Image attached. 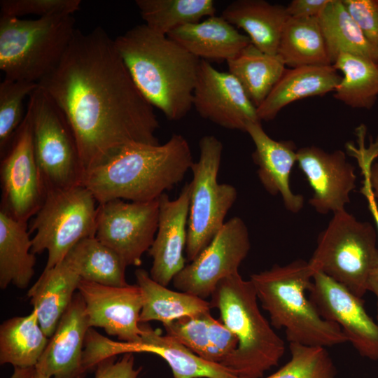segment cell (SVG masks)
<instances>
[{
    "label": "cell",
    "instance_id": "43",
    "mask_svg": "<svg viewBox=\"0 0 378 378\" xmlns=\"http://www.w3.org/2000/svg\"><path fill=\"white\" fill-rule=\"evenodd\" d=\"M330 0H293L286 6L290 18H318Z\"/></svg>",
    "mask_w": 378,
    "mask_h": 378
},
{
    "label": "cell",
    "instance_id": "14",
    "mask_svg": "<svg viewBox=\"0 0 378 378\" xmlns=\"http://www.w3.org/2000/svg\"><path fill=\"white\" fill-rule=\"evenodd\" d=\"M308 292L319 314L337 324L362 357L378 360V326L363 298L320 272H314Z\"/></svg>",
    "mask_w": 378,
    "mask_h": 378
},
{
    "label": "cell",
    "instance_id": "26",
    "mask_svg": "<svg viewBox=\"0 0 378 378\" xmlns=\"http://www.w3.org/2000/svg\"><path fill=\"white\" fill-rule=\"evenodd\" d=\"M26 222L0 210V288H26L34 275L36 256Z\"/></svg>",
    "mask_w": 378,
    "mask_h": 378
},
{
    "label": "cell",
    "instance_id": "10",
    "mask_svg": "<svg viewBox=\"0 0 378 378\" xmlns=\"http://www.w3.org/2000/svg\"><path fill=\"white\" fill-rule=\"evenodd\" d=\"M28 98L27 112L45 192L81 184L83 169L75 137L65 117L39 85Z\"/></svg>",
    "mask_w": 378,
    "mask_h": 378
},
{
    "label": "cell",
    "instance_id": "20",
    "mask_svg": "<svg viewBox=\"0 0 378 378\" xmlns=\"http://www.w3.org/2000/svg\"><path fill=\"white\" fill-rule=\"evenodd\" d=\"M248 133L255 146L252 154L258 166L257 174L265 190L272 195H280L285 208L298 213L304 206V199L293 192L290 178L297 162L298 149L292 141H276L264 130L260 121L246 125Z\"/></svg>",
    "mask_w": 378,
    "mask_h": 378
},
{
    "label": "cell",
    "instance_id": "30",
    "mask_svg": "<svg viewBox=\"0 0 378 378\" xmlns=\"http://www.w3.org/2000/svg\"><path fill=\"white\" fill-rule=\"evenodd\" d=\"M48 340L35 310L27 316L8 318L0 326V363L36 366Z\"/></svg>",
    "mask_w": 378,
    "mask_h": 378
},
{
    "label": "cell",
    "instance_id": "19",
    "mask_svg": "<svg viewBox=\"0 0 378 378\" xmlns=\"http://www.w3.org/2000/svg\"><path fill=\"white\" fill-rule=\"evenodd\" d=\"M90 326L78 291L62 315L36 368L50 378H83L85 340Z\"/></svg>",
    "mask_w": 378,
    "mask_h": 378
},
{
    "label": "cell",
    "instance_id": "22",
    "mask_svg": "<svg viewBox=\"0 0 378 378\" xmlns=\"http://www.w3.org/2000/svg\"><path fill=\"white\" fill-rule=\"evenodd\" d=\"M167 36L189 52L206 61H227L237 55L251 41L221 16L182 26Z\"/></svg>",
    "mask_w": 378,
    "mask_h": 378
},
{
    "label": "cell",
    "instance_id": "2",
    "mask_svg": "<svg viewBox=\"0 0 378 378\" xmlns=\"http://www.w3.org/2000/svg\"><path fill=\"white\" fill-rule=\"evenodd\" d=\"M190 145L174 134L163 144H130L86 171L81 184L98 204L158 200L180 183L193 163Z\"/></svg>",
    "mask_w": 378,
    "mask_h": 378
},
{
    "label": "cell",
    "instance_id": "17",
    "mask_svg": "<svg viewBox=\"0 0 378 378\" xmlns=\"http://www.w3.org/2000/svg\"><path fill=\"white\" fill-rule=\"evenodd\" d=\"M297 163L312 190L310 205L321 214L346 210L350 194L356 188V168L345 153H328L315 146L298 149Z\"/></svg>",
    "mask_w": 378,
    "mask_h": 378
},
{
    "label": "cell",
    "instance_id": "9",
    "mask_svg": "<svg viewBox=\"0 0 378 378\" xmlns=\"http://www.w3.org/2000/svg\"><path fill=\"white\" fill-rule=\"evenodd\" d=\"M200 156L190 170L189 214L187 225L186 258L194 260L223 227L225 218L237 198L235 187L219 183L218 174L223 146L213 135L199 141Z\"/></svg>",
    "mask_w": 378,
    "mask_h": 378
},
{
    "label": "cell",
    "instance_id": "18",
    "mask_svg": "<svg viewBox=\"0 0 378 378\" xmlns=\"http://www.w3.org/2000/svg\"><path fill=\"white\" fill-rule=\"evenodd\" d=\"M190 192V183H186L176 199L170 200L166 193L158 198V230L148 252L153 259L150 276L164 286L186 266Z\"/></svg>",
    "mask_w": 378,
    "mask_h": 378
},
{
    "label": "cell",
    "instance_id": "12",
    "mask_svg": "<svg viewBox=\"0 0 378 378\" xmlns=\"http://www.w3.org/2000/svg\"><path fill=\"white\" fill-rule=\"evenodd\" d=\"M158 214V199L143 202L116 199L99 204L95 237L127 266H140L143 254L154 241Z\"/></svg>",
    "mask_w": 378,
    "mask_h": 378
},
{
    "label": "cell",
    "instance_id": "13",
    "mask_svg": "<svg viewBox=\"0 0 378 378\" xmlns=\"http://www.w3.org/2000/svg\"><path fill=\"white\" fill-rule=\"evenodd\" d=\"M0 177L1 209L15 220L27 223L41 206L45 190L35 158L31 122L27 111L3 156Z\"/></svg>",
    "mask_w": 378,
    "mask_h": 378
},
{
    "label": "cell",
    "instance_id": "25",
    "mask_svg": "<svg viewBox=\"0 0 378 378\" xmlns=\"http://www.w3.org/2000/svg\"><path fill=\"white\" fill-rule=\"evenodd\" d=\"M141 341L137 352L156 354L170 367L174 378H237L228 368L208 361L175 338L163 335L158 329L141 323Z\"/></svg>",
    "mask_w": 378,
    "mask_h": 378
},
{
    "label": "cell",
    "instance_id": "32",
    "mask_svg": "<svg viewBox=\"0 0 378 378\" xmlns=\"http://www.w3.org/2000/svg\"><path fill=\"white\" fill-rule=\"evenodd\" d=\"M64 259L83 280L111 286L129 285L125 278L127 266L113 250L95 237L78 241Z\"/></svg>",
    "mask_w": 378,
    "mask_h": 378
},
{
    "label": "cell",
    "instance_id": "36",
    "mask_svg": "<svg viewBox=\"0 0 378 378\" xmlns=\"http://www.w3.org/2000/svg\"><path fill=\"white\" fill-rule=\"evenodd\" d=\"M290 360L273 374L261 378H336L326 348L290 343Z\"/></svg>",
    "mask_w": 378,
    "mask_h": 378
},
{
    "label": "cell",
    "instance_id": "15",
    "mask_svg": "<svg viewBox=\"0 0 378 378\" xmlns=\"http://www.w3.org/2000/svg\"><path fill=\"white\" fill-rule=\"evenodd\" d=\"M192 106L203 118L230 130L245 132L248 122L260 121L257 108L237 79L204 59L199 66Z\"/></svg>",
    "mask_w": 378,
    "mask_h": 378
},
{
    "label": "cell",
    "instance_id": "40",
    "mask_svg": "<svg viewBox=\"0 0 378 378\" xmlns=\"http://www.w3.org/2000/svg\"><path fill=\"white\" fill-rule=\"evenodd\" d=\"M209 345L204 359L221 364L236 349L237 336L220 320L215 319L211 313L207 318Z\"/></svg>",
    "mask_w": 378,
    "mask_h": 378
},
{
    "label": "cell",
    "instance_id": "8",
    "mask_svg": "<svg viewBox=\"0 0 378 378\" xmlns=\"http://www.w3.org/2000/svg\"><path fill=\"white\" fill-rule=\"evenodd\" d=\"M98 202L82 184L45 192L41 206L30 225L34 254L48 252L43 270L59 264L80 240L95 237Z\"/></svg>",
    "mask_w": 378,
    "mask_h": 378
},
{
    "label": "cell",
    "instance_id": "42",
    "mask_svg": "<svg viewBox=\"0 0 378 378\" xmlns=\"http://www.w3.org/2000/svg\"><path fill=\"white\" fill-rule=\"evenodd\" d=\"M141 371L134 366L133 353H126L119 360L113 356L99 363L94 378H139Z\"/></svg>",
    "mask_w": 378,
    "mask_h": 378
},
{
    "label": "cell",
    "instance_id": "24",
    "mask_svg": "<svg viewBox=\"0 0 378 378\" xmlns=\"http://www.w3.org/2000/svg\"><path fill=\"white\" fill-rule=\"evenodd\" d=\"M243 29L251 43L264 52L276 55L284 25L289 18L286 7L265 0H236L221 15Z\"/></svg>",
    "mask_w": 378,
    "mask_h": 378
},
{
    "label": "cell",
    "instance_id": "44",
    "mask_svg": "<svg viewBox=\"0 0 378 378\" xmlns=\"http://www.w3.org/2000/svg\"><path fill=\"white\" fill-rule=\"evenodd\" d=\"M370 180L374 197L378 202V161L374 162L371 165Z\"/></svg>",
    "mask_w": 378,
    "mask_h": 378
},
{
    "label": "cell",
    "instance_id": "38",
    "mask_svg": "<svg viewBox=\"0 0 378 378\" xmlns=\"http://www.w3.org/2000/svg\"><path fill=\"white\" fill-rule=\"evenodd\" d=\"M80 0H1V15L19 18L36 15L38 18L73 15L80 9Z\"/></svg>",
    "mask_w": 378,
    "mask_h": 378
},
{
    "label": "cell",
    "instance_id": "35",
    "mask_svg": "<svg viewBox=\"0 0 378 378\" xmlns=\"http://www.w3.org/2000/svg\"><path fill=\"white\" fill-rule=\"evenodd\" d=\"M34 82L4 79L0 83V153L9 148L23 121V102L36 89Z\"/></svg>",
    "mask_w": 378,
    "mask_h": 378
},
{
    "label": "cell",
    "instance_id": "34",
    "mask_svg": "<svg viewBox=\"0 0 378 378\" xmlns=\"http://www.w3.org/2000/svg\"><path fill=\"white\" fill-rule=\"evenodd\" d=\"M135 4L144 24L165 36L216 13L213 0H136Z\"/></svg>",
    "mask_w": 378,
    "mask_h": 378
},
{
    "label": "cell",
    "instance_id": "45",
    "mask_svg": "<svg viewBox=\"0 0 378 378\" xmlns=\"http://www.w3.org/2000/svg\"><path fill=\"white\" fill-rule=\"evenodd\" d=\"M35 372V366L14 367V371L10 378H33Z\"/></svg>",
    "mask_w": 378,
    "mask_h": 378
},
{
    "label": "cell",
    "instance_id": "1",
    "mask_svg": "<svg viewBox=\"0 0 378 378\" xmlns=\"http://www.w3.org/2000/svg\"><path fill=\"white\" fill-rule=\"evenodd\" d=\"M38 84L69 123L83 174L125 145L160 144L154 107L101 27L76 29L60 62Z\"/></svg>",
    "mask_w": 378,
    "mask_h": 378
},
{
    "label": "cell",
    "instance_id": "33",
    "mask_svg": "<svg viewBox=\"0 0 378 378\" xmlns=\"http://www.w3.org/2000/svg\"><path fill=\"white\" fill-rule=\"evenodd\" d=\"M332 66L342 73L335 99L353 108L370 110L378 100V62L342 53Z\"/></svg>",
    "mask_w": 378,
    "mask_h": 378
},
{
    "label": "cell",
    "instance_id": "39",
    "mask_svg": "<svg viewBox=\"0 0 378 378\" xmlns=\"http://www.w3.org/2000/svg\"><path fill=\"white\" fill-rule=\"evenodd\" d=\"M365 134L366 133L363 132L357 133L358 146L352 143H347L346 148L349 154L357 160L360 167L363 178L360 192L366 199L378 235V206L373 195L370 180L371 165L378 158V138L374 141H371L369 146L367 147L365 143Z\"/></svg>",
    "mask_w": 378,
    "mask_h": 378
},
{
    "label": "cell",
    "instance_id": "11",
    "mask_svg": "<svg viewBox=\"0 0 378 378\" xmlns=\"http://www.w3.org/2000/svg\"><path fill=\"white\" fill-rule=\"evenodd\" d=\"M250 248L246 223L238 216L230 218L198 256L175 276L174 288L204 300L211 297L222 279L239 272Z\"/></svg>",
    "mask_w": 378,
    "mask_h": 378
},
{
    "label": "cell",
    "instance_id": "4",
    "mask_svg": "<svg viewBox=\"0 0 378 378\" xmlns=\"http://www.w3.org/2000/svg\"><path fill=\"white\" fill-rule=\"evenodd\" d=\"M314 274L308 261L299 259L254 273L249 280L271 325L284 329L289 343L326 348L346 342L341 328L324 319L306 295Z\"/></svg>",
    "mask_w": 378,
    "mask_h": 378
},
{
    "label": "cell",
    "instance_id": "23",
    "mask_svg": "<svg viewBox=\"0 0 378 378\" xmlns=\"http://www.w3.org/2000/svg\"><path fill=\"white\" fill-rule=\"evenodd\" d=\"M80 280L77 272L64 258L54 267L43 270L29 290L27 297L48 338L70 304Z\"/></svg>",
    "mask_w": 378,
    "mask_h": 378
},
{
    "label": "cell",
    "instance_id": "7",
    "mask_svg": "<svg viewBox=\"0 0 378 378\" xmlns=\"http://www.w3.org/2000/svg\"><path fill=\"white\" fill-rule=\"evenodd\" d=\"M377 240L376 228L370 223L341 211L333 214L319 233L308 262L314 272L323 273L363 298L378 267Z\"/></svg>",
    "mask_w": 378,
    "mask_h": 378
},
{
    "label": "cell",
    "instance_id": "5",
    "mask_svg": "<svg viewBox=\"0 0 378 378\" xmlns=\"http://www.w3.org/2000/svg\"><path fill=\"white\" fill-rule=\"evenodd\" d=\"M211 308L237 337L236 349L222 363L237 378H261L285 352L284 340L261 313L251 281L239 273L222 279L211 296Z\"/></svg>",
    "mask_w": 378,
    "mask_h": 378
},
{
    "label": "cell",
    "instance_id": "16",
    "mask_svg": "<svg viewBox=\"0 0 378 378\" xmlns=\"http://www.w3.org/2000/svg\"><path fill=\"white\" fill-rule=\"evenodd\" d=\"M78 291L85 303L90 328H102L120 342L141 341L142 296L136 284L118 287L81 279Z\"/></svg>",
    "mask_w": 378,
    "mask_h": 378
},
{
    "label": "cell",
    "instance_id": "46",
    "mask_svg": "<svg viewBox=\"0 0 378 378\" xmlns=\"http://www.w3.org/2000/svg\"><path fill=\"white\" fill-rule=\"evenodd\" d=\"M368 291H371L377 299V324L378 326V267L372 272L370 281Z\"/></svg>",
    "mask_w": 378,
    "mask_h": 378
},
{
    "label": "cell",
    "instance_id": "28",
    "mask_svg": "<svg viewBox=\"0 0 378 378\" xmlns=\"http://www.w3.org/2000/svg\"><path fill=\"white\" fill-rule=\"evenodd\" d=\"M227 64L228 72L240 83L256 108L265 101L286 70L278 54L264 52L251 43Z\"/></svg>",
    "mask_w": 378,
    "mask_h": 378
},
{
    "label": "cell",
    "instance_id": "3",
    "mask_svg": "<svg viewBox=\"0 0 378 378\" xmlns=\"http://www.w3.org/2000/svg\"><path fill=\"white\" fill-rule=\"evenodd\" d=\"M114 43L145 99L169 120L185 117L192 107L201 59L145 24L133 27Z\"/></svg>",
    "mask_w": 378,
    "mask_h": 378
},
{
    "label": "cell",
    "instance_id": "21",
    "mask_svg": "<svg viewBox=\"0 0 378 378\" xmlns=\"http://www.w3.org/2000/svg\"><path fill=\"white\" fill-rule=\"evenodd\" d=\"M342 78L332 65L286 69L265 101L257 108L260 121L274 120L288 104L334 92Z\"/></svg>",
    "mask_w": 378,
    "mask_h": 378
},
{
    "label": "cell",
    "instance_id": "41",
    "mask_svg": "<svg viewBox=\"0 0 378 378\" xmlns=\"http://www.w3.org/2000/svg\"><path fill=\"white\" fill-rule=\"evenodd\" d=\"M366 38L378 48V0H342Z\"/></svg>",
    "mask_w": 378,
    "mask_h": 378
},
{
    "label": "cell",
    "instance_id": "31",
    "mask_svg": "<svg viewBox=\"0 0 378 378\" xmlns=\"http://www.w3.org/2000/svg\"><path fill=\"white\" fill-rule=\"evenodd\" d=\"M277 54L290 68L332 65L318 18L289 17Z\"/></svg>",
    "mask_w": 378,
    "mask_h": 378
},
{
    "label": "cell",
    "instance_id": "37",
    "mask_svg": "<svg viewBox=\"0 0 378 378\" xmlns=\"http://www.w3.org/2000/svg\"><path fill=\"white\" fill-rule=\"evenodd\" d=\"M209 312L186 316L163 326L167 335L175 338L204 359L209 345Z\"/></svg>",
    "mask_w": 378,
    "mask_h": 378
},
{
    "label": "cell",
    "instance_id": "27",
    "mask_svg": "<svg viewBox=\"0 0 378 378\" xmlns=\"http://www.w3.org/2000/svg\"><path fill=\"white\" fill-rule=\"evenodd\" d=\"M142 296L140 323L158 321L167 325L186 316L210 312V302L190 293L174 291L154 281L145 270L135 271Z\"/></svg>",
    "mask_w": 378,
    "mask_h": 378
},
{
    "label": "cell",
    "instance_id": "6",
    "mask_svg": "<svg viewBox=\"0 0 378 378\" xmlns=\"http://www.w3.org/2000/svg\"><path fill=\"white\" fill-rule=\"evenodd\" d=\"M73 15L0 17V69L5 78L38 83L58 65L76 29Z\"/></svg>",
    "mask_w": 378,
    "mask_h": 378
},
{
    "label": "cell",
    "instance_id": "29",
    "mask_svg": "<svg viewBox=\"0 0 378 378\" xmlns=\"http://www.w3.org/2000/svg\"><path fill=\"white\" fill-rule=\"evenodd\" d=\"M318 20L332 65L342 53L378 62V48L366 38L342 0H330Z\"/></svg>",
    "mask_w": 378,
    "mask_h": 378
},
{
    "label": "cell",
    "instance_id": "47",
    "mask_svg": "<svg viewBox=\"0 0 378 378\" xmlns=\"http://www.w3.org/2000/svg\"><path fill=\"white\" fill-rule=\"evenodd\" d=\"M33 378H50V377L46 375L42 371L36 368V372L34 373Z\"/></svg>",
    "mask_w": 378,
    "mask_h": 378
}]
</instances>
